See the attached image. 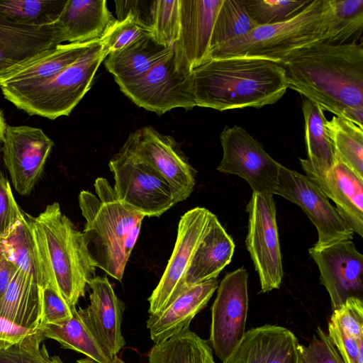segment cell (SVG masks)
Returning <instances> with one entry per match:
<instances>
[{"label": "cell", "mask_w": 363, "mask_h": 363, "mask_svg": "<svg viewBox=\"0 0 363 363\" xmlns=\"http://www.w3.org/2000/svg\"><path fill=\"white\" fill-rule=\"evenodd\" d=\"M38 329L44 339L54 340L65 349L82 353L98 363H114L113 358L99 342L76 308L72 310V318L57 323L45 324Z\"/></svg>", "instance_id": "29"}, {"label": "cell", "mask_w": 363, "mask_h": 363, "mask_svg": "<svg viewBox=\"0 0 363 363\" xmlns=\"http://www.w3.org/2000/svg\"><path fill=\"white\" fill-rule=\"evenodd\" d=\"M332 12L330 44L357 41L363 28V0H329Z\"/></svg>", "instance_id": "35"}, {"label": "cell", "mask_w": 363, "mask_h": 363, "mask_svg": "<svg viewBox=\"0 0 363 363\" xmlns=\"http://www.w3.org/2000/svg\"><path fill=\"white\" fill-rule=\"evenodd\" d=\"M96 40L60 44L0 77V86L26 85L48 79L75 62Z\"/></svg>", "instance_id": "27"}, {"label": "cell", "mask_w": 363, "mask_h": 363, "mask_svg": "<svg viewBox=\"0 0 363 363\" xmlns=\"http://www.w3.org/2000/svg\"><path fill=\"white\" fill-rule=\"evenodd\" d=\"M113 362H114V363H125L123 359L118 357V356H116L113 358Z\"/></svg>", "instance_id": "52"}, {"label": "cell", "mask_w": 363, "mask_h": 363, "mask_svg": "<svg viewBox=\"0 0 363 363\" xmlns=\"http://www.w3.org/2000/svg\"><path fill=\"white\" fill-rule=\"evenodd\" d=\"M328 335L344 363H363V340L353 338L330 319Z\"/></svg>", "instance_id": "44"}, {"label": "cell", "mask_w": 363, "mask_h": 363, "mask_svg": "<svg viewBox=\"0 0 363 363\" xmlns=\"http://www.w3.org/2000/svg\"><path fill=\"white\" fill-rule=\"evenodd\" d=\"M218 286L217 278L193 285L162 311L150 315L146 325L152 341L160 343L189 330L191 320L206 306Z\"/></svg>", "instance_id": "21"}, {"label": "cell", "mask_w": 363, "mask_h": 363, "mask_svg": "<svg viewBox=\"0 0 363 363\" xmlns=\"http://www.w3.org/2000/svg\"><path fill=\"white\" fill-rule=\"evenodd\" d=\"M29 218L49 284L71 308H76L86 285L96 276V267L83 233L62 213L57 202Z\"/></svg>", "instance_id": "3"}, {"label": "cell", "mask_w": 363, "mask_h": 363, "mask_svg": "<svg viewBox=\"0 0 363 363\" xmlns=\"http://www.w3.org/2000/svg\"><path fill=\"white\" fill-rule=\"evenodd\" d=\"M149 363H216L209 343L189 329L156 343L148 353Z\"/></svg>", "instance_id": "31"}, {"label": "cell", "mask_w": 363, "mask_h": 363, "mask_svg": "<svg viewBox=\"0 0 363 363\" xmlns=\"http://www.w3.org/2000/svg\"><path fill=\"white\" fill-rule=\"evenodd\" d=\"M246 211V247L259 275L260 291L269 292L280 287L284 276L273 195L253 192Z\"/></svg>", "instance_id": "9"}, {"label": "cell", "mask_w": 363, "mask_h": 363, "mask_svg": "<svg viewBox=\"0 0 363 363\" xmlns=\"http://www.w3.org/2000/svg\"><path fill=\"white\" fill-rule=\"evenodd\" d=\"M40 330L14 342L0 341V363H65L58 356H50Z\"/></svg>", "instance_id": "36"}, {"label": "cell", "mask_w": 363, "mask_h": 363, "mask_svg": "<svg viewBox=\"0 0 363 363\" xmlns=\"http://www.w3.org/2000/svg\"><path fill=\"white\" fill-rule=\"evenodd\" d=\"M6 125L3 113L0 109V142H2Z\"/></svg>", "instance_id": "49"}, {"label": "cell", "mask_w": 363, "mask_h": 363, "mask_svg": "<svg viewBox=\"0 0 363 363\" xmlns=\"http://www.w3.org/2000/svg\"><path fill=\"white\" fill-rule=\"evenodd\" d=\"M308 252L318 267L320 283L328 292L333 310L350 297L362 298L363 255L352 240L319 248L313 246Z\"/></svg>", "instance_id": "17"}, {"label": "cell", "mask_w": 363, "mask_h": 363, "mask_svg": "<svg viewBox=\"0 0 363 363\" xmlns=\"http://www.w3.org/2000/svg\"><path fill=\"white\" fill-rule=\"evenodd\" d=\"M2 143L13 187L22 196L29 194L43 171L53 141L41 128L7 125Z\"/></svg>", "instance_id": "15"}, {"label": "cell", "mask_w": 363, "mask_h": 363, "mask_svg": "<svg viewBox=\"0 0 363 363\" xmlns=\"http://www.w3.org/2000/svg\"><path fill=\"white\" fill-rule=\"evenodd\" d=\"M337 157L363 180V128L334 116L328 120Z\"/></svg>", "instance_id": "34"}, {"label": "cell", "mask_w": 363, "mask_h": 363, "mask_svg": "<svg viewBox=\"0 0 363 363\" xmlns=\"http://www.w3.org/2000/svg\"><path fill=\"white\" fill-rule=\"evenodd\" d=\"M234 250L233 239L211 212L204 235L185 274L181 294L193 285L217 278L230 262Z\"/></svg>", "instance_id": "22"}, {"label": "cell", "mask_w": 363, "mask_h": 363, "mask_svg": "<svg viewBox=\"0 0 363 363\" xmlns=\"http://www.w3.org/2000/svg\"><path fill=\"white\" fill-rule=\"evenodd\" d=\"M336 204V208L354 233L363 237V180L337 157L323 176L306 174Z\"/></svg>", "instance_id": "23"}, {"label": "cell", "mask_w": 363, "mask_h": 363, "mask_svg": "<svg viewBox=\"0 0 363 363\" xmlns=\"http://www.w3.org/2000/svg\"><path fill=\"white\" fill-rule=\"evenodd\" d=\"M94 186L96 195L86 190L79 194V208L86 220L84 238L95 267L121 281L128 262L125 239L145 216L126 208L106 179L96 178Z\"/></svg>", "instance_id": "5"}, {"label": "cell", "mask_w": 363, "mask_h": 363, "mask_svg": "<svg viewBox=\"0 0 363 363\" xmlns=\"http://www.w3.org/2000/svg\"><path fill=\"white\" fill-rule=\"evenodd\" d=\"M313 0H241L247 13L259 26L289 20Z\"/></svg>", "instance_id": "37"}, {"label": "cell", "mask_w": 363, "mask_h": 363, "mask_svg": "<svg viewBox=\"0 0 363 363\" xmlns=\"http://www.w3.org/2000/svg\"><path fill=\"white\" fill-rule=\"evenodd\" d=\"M152 2L151 0L115 1L116 19L122 21L130 14L141 26L150 31Z\"/></svg>", "instance_id": "45"}, {"label": "cell", "mask_w": 363, "mask_h": 363, "mask_svg": "<svg viewBox=\"0 0 363 363\" xmlns=\"http://www.w3.org/2000/svg\"><path fill=\"white\" fill-rule=\"evenodd\" d=\"M6 258V250L2 240H0V262Z\"/></svg>", "instance_id": "50"}, {"label": "cell", "mask_w": 363, "mask_h": 363, "mask_svg": "<svg viewBox=\"0 0 363 363\" xmlns=\"http://www.w3.org/2000/svg\"><path fill=\"white\" fill-rule=\"evenodd\" d=\"M64 42V34L57 22L36 27L0 19V77Z\"/></svg>", "instance_id": "20"}, {"label": "cell", "mask_w": 363, "mask_h": 363, "mask_svg": "<svg viewBox=\"0 0 363 363\" xmlns=\"http://www.w3.org/2000/svg\"><path fill=\"white\" fill-rule=\"evenodd\" d=\"M77 363H98V362H96V361H94L89 357H85V358H82V359H77Z\"/></svg>", "instance_id": "51"}, {"label": "cell", "mask_w": 363, "mask_h": 363, "mask_svg": "<svg viewBox=\"0 0 363 363\" xmlns=\"http://www.w3.org/2000/svg\"><path fill=\"white\" fill-rule=\"evenodd\" d=\"M1 240L6 258L18 270L31 277L41 288L49 284L29 216L23 213L9 235Z\"/></svg>", "instance_id": "30"}, {"label": "cell", "mask_w": 363, "mask_h": 363, "mask_svg": "<svg viewBox=\"0 0 363 363\" xmlns=\"http://www.w3.org/2000/svg\"><path fill=\"white\" fill-rule=\"evenodd\" d=\"M180 27V0L152 2L151 35L160 44L172 47L178 38Z\"/></svg>", "instance_id": "38"}, {"label": "cell", "mask_w": 363, "mask_h": 363, "mask_svg": "<svg viewBox=\"0 0 363 363\" xmlns=\"http://www.w3.org/2000/svg\"><path fill=\"white\" fill-rule=\"evenodd\" d=\"M90 304L77 311L101 345L114 358L125 345L121 331L124 303L106 277L95 276L88 283Z\"/></svg>", "instance_id": "18"}, {"label": "cell", "mask_w": 363, "mask_h": 363, "mask_svg": "<svg viewBox=\"0 0 363 363\" xmlns=\"http://www.w3.org/2000/svg\"><path fill=\"white\" fill-rule=\"evenodd\" d=\"M332 20L329 0H313L293 18L257 26L213 50L211 58L258 57L281 64L316 43L326 42L330 37Z\"/></svg>", "instance_id": "4"}, {"label": "cell", "mask_w": 363, "mask_h": 363, "mask_svg": "<svg viewBox=\"0 0 363 363\" xmlns=\"http://www.w3.org/2000/svg\"><path fill=\"white\" fill-rule=\"evenodd\" d=\"M23 215L6 178L0 171V240L4 239Z\"/></svg>", "instance_id": "43"}, {"label": "cell", "mask_w": 363, "mask_h": 363, "mask_svg": "<svg viewBox=\"0 0 363 363\" xmlns=\"http://www.w3.org/2000/svg\"><path fill=\"white\" fill-rule=\"evenodd\" d=\"M148 34H151L150 31L129 14L122 21H117L102 39L104 48L108 55Z\"/></svg>", "instance_id": "39"}, {"label": "cell", "mask_w": 363, "mask_h": 363, "mask_svg": "<svg viewBox=\"0 0 363 363\" xmlns=\"http://www.w3.org/2000/svg\"><path fill=\"white\" fill-rule=\"evenodd\" d=\"M42 288L17 270L0 301V317L14 325L38 330L41 319Z\"/></svg>", "instance_id": "28"}, {"label": "cell", "mask_w": 363, "mask_h": 363, "mask_svg": "<svg viewBox=\"0 0 363 363\" xmlns=\"http://www.w3.org/2000/svg\"><path fill=\"white\" fill-rule=\"evenodd\" d=\"M172 50L173 46L165 47L148 34L118 51L109 53L104 62L120 86L143 77Z\"/></svg>", "instance_id": "26"}, {"label": "cell", "mask_w": 363, "mask_h": 363, "mask_svg": "<svg viewBox=\"0 0 363 363\" xmlns=\"http://www.w3.org/2000/svg\"><path fill=\"white\" fill-rule=\"evenodd\" d=\"M279 65L288 88L363 128L362 43H316Z\"/></svg>", "instance_id": "1"}, {"label": "cell", "mask_w": 363, "mask_h": 363, "mask_svg": "<svg viewBox=\"0 0 363 363\" xmlns=\"http://www.w3.org/2000/svg\"><path fill=\"white\" fill-rule=\"evenodd\" d=\"M191 79L196 106L220 111L260 108L277 102L288 89L282 67L258 57L211 60L194 69Z\"/></svg>", "instance_id": "2"}, {"label": "cell", "mask_w": 363, "mask_h": 363, "mask_svg": "<svg viewBox=\"0 0 363 363\" xmlns=\"http://www.w3.org/2000/svg\"><path fill=\"white\" fill-rule=\"evenodd\" d=\"M301 108L308 159H300L301 164L306 174L323 176L332 169L337 159L328 120L318 104L306 98Z\"/></svg>", "instance_id": "25"}, {"label": "cell", "mask_w": 363, "mask_h": 363, "mask_svg": "<svg viewBox=\"0 0 363 363\" xmlns=\"http://www.w3.org/2000/svg\"><path fill=\"white\" fill-rule=\"evenodd\" d=\"M273 194L297 204L318 231L319 248L352 240L354 232L320 187L308 176L280 165Z\"/></svg>", "instance_id": "8"}, {"label": "cell", "mask_w": 363, "mask_h": 363, "mask_svg": "<svg viewBox=\"0 0 363 363\" xmlns=\"http://www.w3.org/2000/svg\"><path fill=\"white\" fill-rule=\"evenodd\" d=\"M18 269L7 258L0 262V301Z\"/></svg>", "instance_id": "47"}, {"label": "cell", "mask_w": 363, "mask_h": 363, "mask_svg": "<svg viewBox=\"0 0 363 363\" xmlns=\"http://www.w3.org/2000/svg\"><path fill=\"white\" fill-rule=\"evenodd\" d=\"M119 201L145 217H160L179 203L169 184L147 162L123 145L109 160Z\"/></svg>", "instance_id": "7"}, {"label": "cell", "mask_w": 363, "mask_h": 363, "mask_svg": "<svg viewBox=\"0 0 363 363\" xmlns=\"http://www.w3.org/2000/svg\"><path fill=\"white\" fill-rule=\"evenodd\" d=\"M116 22L106 0H67L57 21L68 43L100 40Z\"/></svg>", "instance_id": "24"}, {"label": "cell", "mask_w": 363, "mask_h": 363, "mask_svg": "<svg viewBox=\"0 0 363 363\" xmlns=\"http://www.w3.org/2000/svg\"><path fill=\"white\" fill-rule=\"evenodd\" d=\"M248 274L244 268L228 273L218 286L211 307V347L223 362L245 333Z\"/></svg>", "instance_id": "11"}, {"label": "cell", "mask_w": 363, "mask_h": 363, "mask_svg": "<svg viewBox=\"0 0 363 363\" xmlns=\"http://www.w3.org/2000/svg\"><path fill=\"white\" fill-rule=\"evenodd\" d=\"M67 0H0V19L42 27L55 23Z\"/></svg>", "instance_id": "32"}, {"label": "cell", "mask_w": 363, "mask_h": 363, "mask_svg": "<svg viewBox=\"0 0 363 363\" xmlns=\"http://www.w3.org/2000/svg\"><path fill=\"white\" fill-rule=\"evenodd\" d=\"M123 146L150 164L169 184L178 202L191 195L196 171L173 137L147 125L132 133Z\"/></svg>", "instance_id": "12"}, {"label": "cell", "mask_w": 363, "mask_h": 363, "mask_svg": "<svg viewBox=\"0 0 363 363\" xmlns=\"http://www.w3.org/2000/svg\"><path fill=\"white\" fill-rule=\"evenodd\" d=\"M142 221H138L129 231L125 241H124V255L125 258L128 260L130 255L133 250L137 239L139 236Z\"/></svg>", "instance_id": "48"}, {"label": "cell", "mask_w": 363, "mask_h": 363, "mask_svg": "<svg viewBox=\"0 0 363 363\" xmlns=\"http://www.w3.org/2000/svg\"><path fill=\"white\" fill-rule=\"evenodd\" d=\"M73 309L50 284H48L42 288L40 327L45 324L57 323L72 318Z\"/></svg>", "instance_id": "42"}, {"label": "cell", "mask_w": 363, "mask_h": 363, "mask_svg": "<svg viewBox=\"0 0 363 363\" xmlns=\"http://www.w3.org/2000/svg\"><path fill=\"white\" fill-rule=\"evenodd\" d=\"M211 211L195 207L182 216L175 245L162 277L148 298L150 315L162 311L182 289L185 274L206 229Z\"/></svg>", "instance_id": "14"}, {"label": "cell", "mask_w": 363, "mask_h": 363, "mask_svg": "<svg viewBox=\"0 0 363 363\" xmlns=\"http://www.w3.org/2000/svg\"><path fill=\"white\" fill-rule=\"evenodd\" d=\"M119 87L137 106L159 115L175 108L196 106L191 74L176 70L173 50L143 77Z\"/></svg>", "instance_id": "13"}, {"label": "cell", "mask_w": 363, "mask_h": 363, "mask_svg": "<svg viewBox=\"0 0 363 363\" xmlns=\"http://www.w3.org/2000/svg\"><path fill=\"white\" fill-rule=\"evenodd\" d=\"M219 138L223 157L217 170L244 179L253 192L274 195L281 164L241 126L226 125Z\"/></svg>", "instance_id": "10"}, {"label": "cell", "mask_w": 363, "mask_h": 363, "mask_svg": "<svg viewBox=\"0 0 363 363\" xmlns=\"http://www.w3.org/2000/svg\"><path fill=\"white\" fill-rule=\"evenodd\" d=\"M257 26L241 0H222L212 29L211 53L228 42L245 35Z\"/></svg>", "instance_id": "33"}, {"label": "cell", "mask_w": 363, "mask_h": 363, "mask_svg": "<svg viewBox=\"0 0 363 363\" xmlns=\"http://www.w3.org/2000/svg\"><path fill=\"white\" fill-rule=\"evenodd\" d=\"M223 363H302L301 345L289 329L264 325L245 332Z\"/></svg>", "instance_id": "19"}, {"label": "cell", "mask_w": 363, "mask_h": 363, "mask_svg": "<svg viewBox=\"0 0 363 363\" xmlns=\"http://www.w3.org/2000/svg\"><path fill=\"white\" fill-rule=\"evenodd\" d=\"M222 0H180L179 36L173 45L176 70L190 75L211 60L212 29Z\"/></svg>", "instance_id": "16"}, {"label": "cell", "mask_w": 363, "mask_h": 363, "mask_svg": "<svg viewBox=\"0 0 363 363\" xmlns=\"http://www.w3.org/2000/svg\"><path fill=\"white\" fill-rule=\"evenodd\" d=\"M108 53L97 40L75 62L52 77L18 86H0L6 99L29 115L55 120L69 116L89 90Z\"/></svg>", "instance_id": "6"}, {"label": "cell", "mask_w": 363, "mask_h": 363, "mask_svg": "<svg viewBox=\"0 0 363 363\" xmlns=\"http://www.w3.org/2000/svg\"><path fill=\"white\" fill-rule=\"evenodd\" d=\"M37 330H28L0 317V341L17 342Z\"/></svg>", "instance_id": "46"}, {"label": "cell", "mask_w": 363, "mask_h": 363, "mask_svg": "<svg viewBox=\"0 0 363 363\" xmlns=\"http://www.w3.org/2000/svg\"><path fill=\"white\" fill-rule=\"evenodd\" d=\"M302 363H344L328 335L318 327L307 346L301 345Z\"/></svg>", "instance_id": "41"}, {"label": "cell", "mask_w": 363, "mask_h": 363, "mask_svg": "<svg viewBox=\"0 0 363 363\" xmlns=\"http://www.w3.org/2000/svg\"><path fill=\"white\" fill-rule=\"evenodd\" d=\"M330 320L353 338L363 340L362 298H348L342 306L333 310Z\"/></svg>", "instance_id": "40"}]
</instances>
